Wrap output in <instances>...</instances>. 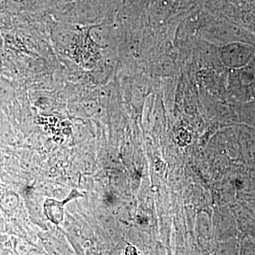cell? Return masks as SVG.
Instances as JSON below:
<instances>
[{"mask_svg": "<svg viewBox=\"0 0 255 255\" xmlns=\"http://www.w3.org/2000/svg\"><path fill=\"white\" fill-rule=\"evenodd\" d=\"M255 51L254 47L244 42H231L221 48V58L230 68H243L251 61Z\"/></svg>", "mask_w": 255, "mask_h": 255, "instance_id": "6da1fadb", "label": "cell"}, {"mask_svg": "<svg viewBox=\"0 0 255 255\" xmlns=\"http://www.w3.org/2000/svg\"><path fill=\"white\" fill-rule=\"evenodd\" d=\"M47 217L52 222L60 223L63 219V207L62 203L54 200H47L44 205Z\"/></svg>", "mask_w": 255, "mask_h": 255, "instance_id": "7a4b0ae2", "label": "cell"}]
</instances>
